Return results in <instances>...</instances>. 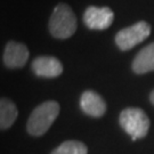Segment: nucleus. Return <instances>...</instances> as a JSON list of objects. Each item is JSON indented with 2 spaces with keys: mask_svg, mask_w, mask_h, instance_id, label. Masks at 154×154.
I'll return each mask as SVG.
<instances>
[{
  "mask_svg": "<svg viewBox=\"0 0 154 154\" xmlns=\"http://www.w3.org/2000/svg\"><path fill=\"white\" fill-rule=\"evenodd\" d=\"M60 114V105L55 100H48L37 106L28 120L26 129L32 136H42L47 132Z\"/></svg>",
  "mask_w": 154,
  "mask_h": 154,
  "instance_id": "obj_1",
  "label": "nucleus"
},
{
  "mask_svg": "<svg viewBox=\"0 0 154 154\" xmlns=\"http://www.w3.org/2000/svg\"><path fill=\"white\" fill-rule=\"evenodd\" d=\"M77 30V18L72 8L66 4H58L49 20V31L57 39H67Z\"/></svg>",
  "mask_w": 154,
  "mask_h": 154,
  "instance_id": "obj_2",
  "label": "nucleus"
},
{
  "mask_svg": "<svg viewBox=\"0 0 154 154\" xmlns=\"http://www.w3.org/2000/svg\"><path fill=\"white\" fill-rule=\"evenodd\" d=\"M120 125L123 130L131 136L132 140H136L147 135L149 129V119L143 110L137 107H129L121 112Z\"/></svg>",
  "mask_w": 154,
  "mask_h": 154,
  "instance_id": "obj_3",
  "label": "nucleus"
},
{
  "mask_svg": "<svg viewBox=\"0 0 154 154\" xmlns=\"http://www.w3.org/2000/svg\"><path fill=\"white\" fill-rule=\"evenodd\" d=\"M151 34V26L145 21H139L136 24L122 29L116 35V42L121 50H129L138 44L143 42Z\"/></svg>",
  "mask_w": 154,
  "mask_h": 154,
  "instance_id": "obj_4",
  "label": "nucleus"
},
{
  "mask_svg": "<svg viewBox=\"0 0 154 154\" xmlns=\"http://www.w3.org/2000/svg\"><path fill=\"white\" fill-rule=\"evenodd\" d=\"M114 20V14L109 7H88L83 14V22L90 30H105L110 28Z\"/></svg>",
  "mask_w": 154,
  "mask_h": 154,
  "instance_id": "obj_5",
  "label": "nucleus"
},
{
  "mask_svg": "<svg viewBox=\"0 0 154 154\" xmlns=\"http://www.w3.org/2000/svg\"><path fill=\"white\" fill-rule=\"evenodd\" d=\"M29 60V49L24 44L9 41L4 53V63L11 69L23 67Z\"/></svg>",
  "mask_w": 154,
  "mask_h": 154,
  "instance_id": "obj_6",
  "label": "nucleus"
},
{
  "mask_svg": "<svg viewBox=\"0 0 154 154\" xmlns=\"http://www.w3.org/2000/svg\"><path fill=\"white\" fill-rule=\"evenodd\" d=\"M32 71L42 78H56L63 72L62 63L54 56H39L32 63Z\"/></svg>",
  "mask_w": 154,
  "mask_h": 154,
  "instance_id": "obj_7",
  "label": "nucleus"
},
{
  "mask_svg": "<svg viewBox=\"0 0 154 154\" xmlns=\"http://www.w3.org/2000/svg\"><path fill=\"white\" fill-rule=\"evenodd\" d=\"M80 107L87 116L98 118L102 116L106 111L105 100L97 93L93 90H87L81 95Z\"/></svg>",
  "mask_w": 154,
  "mask_h": 154,
  "instance_id": "obj_8",
  "label": "nucleus"
},
{
  "mask_svg": "<svg viewBox=\"0 0 154 154\" xmlns=\"http://www.w3.org/2000/svg\"><path fill=\"white\" fill-rule=\"evenodd\" d=\"M132 70L137 74L154 71V42L138 53L132 62Z\"/></svg>",
  "mask_w": 154,
  "mask_h": 154,
  "instance_id": "obj_9",
  "label": "nucleus"
},
{
  "mask_svg": "<svg viewBox=\"0 0 154 154\" xmlns=\"http://www.w3.org/2000/svg\"><path fill=\"white\" fill-rule=\"evenodd\" d=\"M16 105L8 98H1L0 100V128L6 130L13 126L17 118Z\"/></svg>",
  "mask_w": 154,
  "mask_h": 154,
  "instance_id": "obj_10",
  "label": "nucleus"
},
{
  "mask_svg": "<svg viewBox=\"0 0 154 154\" xmlns=\"http://www.w3.org/2000/svg\"><path fill=\"white\" fill-rule=\"evenodd\" d=\"M50 154H88V147L79 140H66Z\"/></svg>",
  "mask_w": 154,
  "mask_h": 154,
  "instance_id": "obj_11",
  "label": "nucleus"
},
{
  "mask_svg": "<svg viewBox=\"0 0 154 154\" xmlns=\"http://www.w3.org/2000/svg\"><path fill=\"white\" fill-rule=\"evenodd\" d=\"M149 99H151V102H152L153 105H154V90L151 93V95H149Z\"/></svg>",
  "mask_w": 154,
  "mask_h": 154,
  "instance_id": "obj_12",
  "label": "nucleus"
}]
</instances>
